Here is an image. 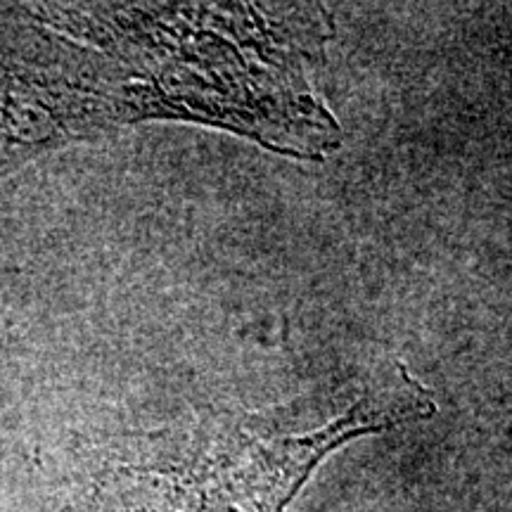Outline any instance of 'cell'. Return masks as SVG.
Instances as JSON below:
<instances>
[{"label": "cell", "instance_id": "cell-1", "mask_svg": "<svg viewBox=\"0 0 512 512\" xmlns=\"http://www.w3.org/2000/svg\"><path fill=\"white\" fill-rule=\"evenodd\" d=\"M432 411L430 392L394 363L328 411L304 401L214 415L185 432L150 437L143 463L105 472L91 512H283L320 460L344 441Z\"/></svg>", "mask_w": 512, "mask_h": 512}]
</instances>
